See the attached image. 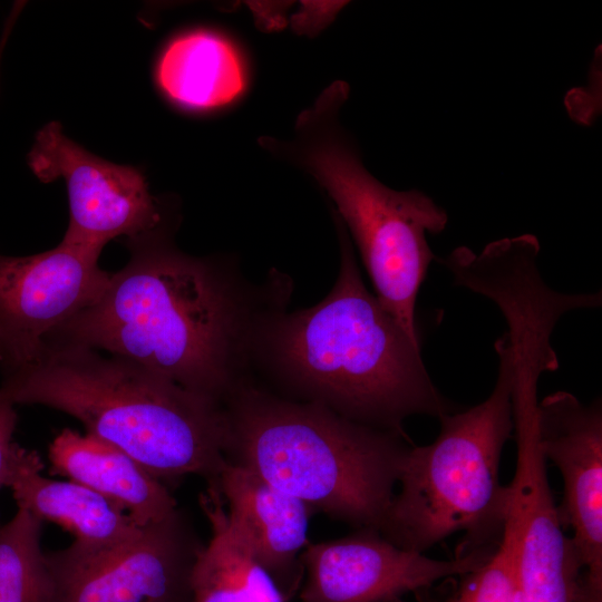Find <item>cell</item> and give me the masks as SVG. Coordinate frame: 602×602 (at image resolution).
Wrapping results in <instances>:
<instances>
[{"label":"cell","instance_id":"3","mask_svg":"<svg viewBox=\"0 0 602 602\" xmlns=\"http://www.w3.org/2000/svg\"><path fill=\"white\" fill-rule=\"evenodd\" d=\"M0 399L74 417L164 484L187 475L213 484L226 460L222 405L90 348L46 342L33 365L2 377Z\"/></svg>","mask_w":602,"mask_h":602},{"label":"cell","instance_id":"23","mask_svg":"<svg viewBox=\"0 0 602 602\" xmlns=\"http://www.w3.org/2000/svg\"><path fill=\"white\" fill-rule=\"evenodd\" d=\"M390 602H405V601H404V599H402V598H400V599H396V600H394V601H390Z\"/></svg>","mask_w":602,"mask_h":602},{"label":"cell","instance_id":"14","mask_svg":"<svg viewBox=\"0 0 602 602\" xmlns=\"http://www.w3.org/2000/svg\"><path fill=\"white\" fill-rule=\"evenodd\" d=\"M43 464L35 450L13 443L6 487L18 507L43 522H52L72 537L62 551L75 557L105 553L136 538L144 526L104 496L74 480L41 474Z\"/></svg>","mask_w":602,"mask_h":602},{"label":"cell","instance_id":"15","mask_svg":"<svg viewBox=\"0 0 602 602\" xmlns=\"http://www.w3.org/2000/svg\"><path fill=\"white\" fill-rule=\"evenodd\" d=\"M48 458L54 474L104 496L140 526L178 507L163 482L120 449L87 433L62 429L50 443Z\"/></svg>","mask_w":602,"mask_h":602},{"label":"cell","instance_id":"12","mask_svg":"<svg viewBox=\"0 0 602 602\" xmlns=\"http://www.w3.org/2000/svg\"><path fill=\"white\" fill-rule=\"evenodd\" d=\"M538 435L546 460L563 479V527L572 542L583 574L602 581V406L584 405L567 391H555L537 406Z\"/></svg>","mask_w":602,"mask_h":602},{"label":"cell","instance_id":"20","mask_svg":"<svg viewBox=\"0 0 602 602\" xmlns=\"http://www.w3.org/2000/svg\"><path fill=\"white\" fill-rule=\"evenodd\" d=\"M16 406L0 399V488L6 487L10 454L13 445V433L17 425Z\"/></svg>","mask_w":602,"mask_h":602},{"label":"cell","instance_id":"4","mask_svg":"<svg viewBox=\"0 0 602 602\" xmlns=\"http://www.w3.org/2000/svg\"><path fill=\"white\" fill-rule=\"evenodd\" d=\"M226 460L358 528L379 531L395 495L406 434L369 427L254 378L223 404Z\"/></svg>","mask_w":602,"mask_h":602},{"label":"cell","instance_id":"19","mask_svg":"<svg viewBox=\"0 0 602 602\" xmlns=\"http://www.w3.org/2000/svg\"><path fill=\"white\" fill-rule=\"evenodd\" d=\"M462 577L457 593L448 602H514L520 591V579L512 537L502 533L493 554Z\"/></svg>","mask_w":602,"mask_h":602},{"label":"cell","instance_id":"5","mask_svg":"<svg viewBox=\"0 0 602 602\" xmlns=\"http://www.w3.org/2000/svg\"><path fill=\"white\" fill-rule=\"evenodd\" d=\"M349 85L333 81L298 116L292 137H261L269 154L299 167L329 196L355 242L381 305L419 341L416 300L436 259L427 234L443 232L447 213L426 194L396 191L365 167L340 122Z\"/></svg>","mask_w":602,"mask_h":602},{"label":"cell","instance_id":"2","mask_svg":"<svg viewBox=\"0 0 602 602\" xmlns=\"http://www.w3.org/2000/svg\"><path fill=\"white\" fill-rule=\"evenodd\" d=\"M331 214L340 250L337 280L315 305L284 309L265 321L253 373L265 377L280 396L400 434L410 416L453 412L425 368L420 342L368 291L353 243Z\"/></svg>","mask_w":602,"mask_h":602},{"label":"cell","instance_id":"6","mask_svg":"<svg viewBox=\"0 0 602 602\" xmlns=\"http://www.w3.org/2000/svg\"><path fill=\"white\" fill-rule=\"evenodd\" d=\"M494 347L498 372L488 398L438 418L436 439L411 445L401 458L399 491L378 532L404 550L425 553L458 532L465 540L456 555L499 543L507 504L499 465L513 433V363L506 332Z\"/></svg>","mask_w":602,"mask_h":602},{"label":"cell","instance_id":"8","mask_svg":"<svg viewBox=\"0 0 602 602\" xmlns=\"http://www.w3.org/2000/svg\"><path fill=\"white\" fill-rule=\"evenodd\" d=\"M204 544L177 507L105 553H46L52 602H192V574Z\"/></svg>","mask_w":602,"mask_h":602},{"label":"cell","instance_id":"7","mask_svg":"<svg viewBox=\"0 0 602 602\" xmlns=\"http://www.w3.org/2000/svg\"><path fill=\"white\" fill-rule=\"evenodd\" d=\"M550 340L535 329L517 330L509 338L516 465L502 533L514 541L520 590L527 602H577L582 566L563 531L538 435V379L559 367Z\"/></svg>","mask_w":602,"mask_h":602},{"label":"cell","instance_id":"17","mask_svg":"<svg viewBox=\"0 0 602 602\" xmlns=\"http://www.w3.org/2000/svg\"><path fill=\"white\" fill-rule=\"evenodd\" d=\"M157 81L178 105L210 109L233 101L244 89L245 74L231 41L195 30L168 43L157 65Z\"/></svg>","mask_w":602,"mask_h":602},{"label":"cell","instance_id":"13","mask_svg":"<svg viewBox=\"0 0 602 602\" xmlns=\"http://www.w3.org/2000/svg\"><path fill=\"white\" fill-rule=\"evenodd\" d=\"M215 486L253 556L289 599L300 589L312 511L256 473L225 460Z\"/></svg>","mask_w":602,"mask_h":602},{"label":"cell","instance_id":"1","mask_svg":"<svg viewBox=\"0 0 602 602\" xmlns=\"http://www.w3.org/2000/svg\"><path fill=\"white\" fill-rule=\"evenodd\" d=\"M178 220L168 206L158 225L126 239L129 260L100 299L45 342L106 351L223 406L254 378L261 329L287 309L292 280L272 269L252 282L236 258L181 251Z\"/></svg>","mask_w":602,"mask_h":602},{"label":"cell","instance_id":"21","mask_svg":"<svg viewBox=\"0 0 602 602\" xmlns=\"http://www.w3.org/2000/svg\"><path fill=\"white\" fill-rule=\"evenodd\" d=\"M577 602H602V581L581 575Z\"/></svg>","mask_w":602,"mask_h":602},{"label":"cell","instance_id":"11","mask_svg":"<svg viewBox=\"0 0 602 602\" xmlns=\"http://www.w3.org/2000/svg\"><path fill=\"white\" fill-rule=\"evenodd\" d=\"M496 547L436 560L392 544L377 530L358 528L338 540L307 545L299 598L301 602H390L475 570Z\"/></svg>","mask_w":602,"mask_h":602},{"label":"cell","instance_id":"10","mask_svg":"<svg viewBox=\"0 0 602 602\" xmlns=\"http://www.w3.org/2000/svg\"><path fill=\"white\" fill-rule=\"evenodd\" d=\"M28 163L42 183H66L69 223L61 241L99 254L113 239L134 237L158 225L168 207L151 195L140 171L89 153L58 122L38 132Z\"/></svg>","mask_w":602,"mask_h":602},{"label":"cell","instance_id":"22","mask_svg":"<svg viewBox=\"0 0 602 602\" xmlns=\"http://www.w3.org/2000/svg\"><path fill=\"white\" fill-rule=\"evenodd\" d=\"M514 602H527V601L525 600V598L523 596L521 590L517 592V594H516V596H515V599H514Z\"/></svg>","mask_w":602,"mask_h":602},{"label":"cell","instance_id":"18","mask_svg":"<svg viewBox=\"0 0 602 602\" xmlns=\"http://www.w3.org/2000/svg\"><path fill=\"white\" fill-rule=\"evenodd\" d=\"M41 531L42 522L21 507L0 524V602H52Z\"/></svg>","mask_w":602,"mask_h":602},{"label":"cell","instance_id":"9","mask_svg":"<svg viewBox=\"0 0 602 602\" xmlns=\"http://www.w3.org/2000/svg\"><path fill=\"white\" fill-rule=\"evenodd\" d=\"M99 255L62 241L27 256L0 253L2 377L33 365L54 331L100 299L111 273Z\"/></svg>","mask_w":602,"mask_h":602},{"label":"cell","instance_id":"16","mask_svg":"<svg viewBox=\"0 0 602 602\" xmlns=\"http://www.w3.org/2000/svg\"><path fill=\"white\" fill-rule=\"evenodd\" d=\"M200 506L211 537L194 565L192 602H287L233 525L215 486L207 485Z\"/></svg>","mask_w":602,"mask_h":602}]
</instances>
